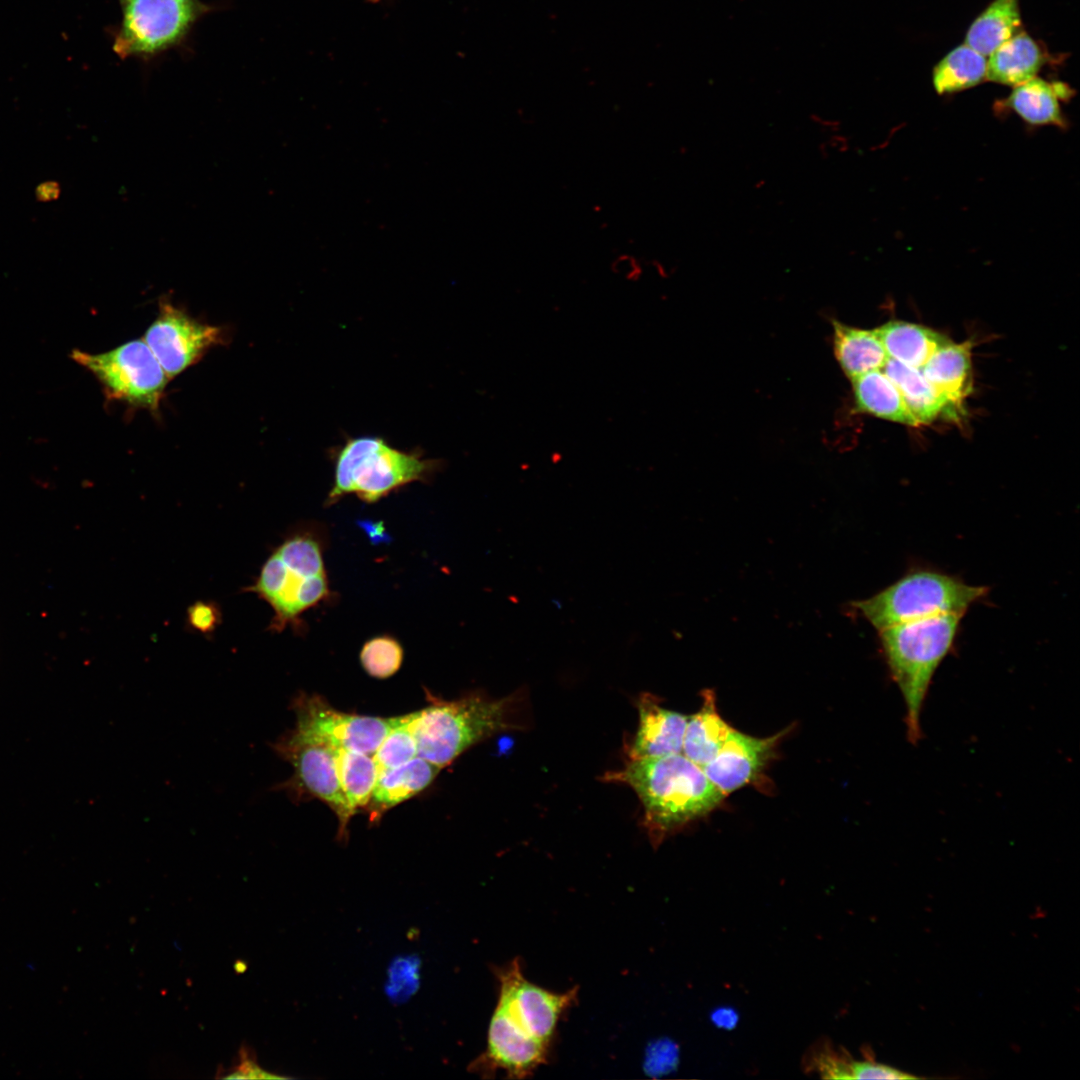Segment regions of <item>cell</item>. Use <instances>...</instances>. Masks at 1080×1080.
I'll list each match as a JSON object with an SVG mask.
<instances>
[{
  "instance_id": "277c9868",
  "label": "cell",
  "mask_w": 1080,
  "mask_h": 1080,
  "mask_svg": "<svg viewBox=\"0 0 1080 1080\" xmlns=\"http://www.w3.org/2000/svg\"><path fill=\"white\" fill-rule=\"evenodd\" d=\"M246 591L257 594L273 609V632L289 625L300 627L301 615L330 595L320 536L306 528L288 535Z\"/></svg>"
},
{
  "instance_id": "8992f818",
  "label": "cell",
  "mask_w": 1080,
  "mask_h": 1080,
  "mask_svg": "<svg viewBox=\"0 0 1080 1080\" xmlns=\"http://www.w3.org/2000/svg\"><path fill=\"white\" fill-rule=\"evenodd\" d=\"M987 593L959 577L915 569L869 598L851 606L877 631L942 614H961Z\"/></svg>"
},
{
  "instance_id": "4fadbf2b",
  "label": "cell",
  "mask_w": 1080,
  "mask_h": 1080,
  "mask_svg": "<svg viewBox=\"0 0 1080 1080\" xmlns=\"http://www.w3.org/2000/svg\"><path fill=\"white\" fill-rule=\"evenodd\" d=\"M784 733L759 738L733 728L716 756L702 769L727 796L761 776L775 758L776 747Z\"/></svg>"
},
{
  "instance_id": "9c48e42d",
  "label": "cell",
  "mask_w": 1080,
  "mask_h": 1080,
  "mask_svg": "<svg viewBox=\"0 0 1080 1080\" xmlns=\"http://www.w3.org/2000/svg\"><path fill=\"white\" fill-rule=\"evenodd\" d=\"M272 749L293 767L292 776L277 784L295 802L316 798L338 819V839H345L354 815L342 789L333 747L293 728L272 744Z\"/></svg>"
},
{
  "instance_id": "6da1fadb",
  "label": "cell",
  "mask_w": 1080,
  "mask_h": 1080,
  "mask_svg": "<svg viewBox=\"0 0 1080 1080\" xmlns=\"http://www.w3.org/2000/svg\"><path fill=\"white\" fill-rule=\"evenodd\" d=\"M606 781L624 783L637 794L644 810L643 824L653 847L670 834L702 818L726 797L702 767L682 753L629 759L609 772Z\"/></svg>"
},
{
  "instance_id": "2e32d148",
  "label": "cell",
  "mask_w": 1080,
  "mask_h": 1080,
  "mask_svg": "<svg viewBox=\"0 0 1080 1080\" xmlns=\"http://www.w3.org/2000/svg\"><path fill=\"white\" fill-rule=\"evenodd\" d=\"M442 768L416 756L410 761L378 774L371 798L364 808L371 823H377L394 806L425 790Z\"/></svg>"
},
{
  "instance_id": "9a60e30c",
  "label": "cell",
  "mask_w": 1080,
  "mask_h": 1080,
  "mask_svg": "<svg viewBox=\"0 0 1080 1080\" xmlns=\"http://www.w3.org/2000/svg\"><path fill=\"white\" fill-rule=\"evenodd\" d=\"M921 371L946 400L952 418L958 417L963 401L972 391L971 343H946L931 355Z\"/></svg>"
},
{
  "instance_id": "ffe728a7",
  "label": "cell",
  "mask_w": 1080,
  "mask_h": 1080,
  "mask_svg": "<svg viewBox=\"0 0 1080 1080\" xmlns=\"http://www.w3.org/2000/svg\"><path fill=\"white\" fill-rule=\"evenodd\" d=\"M832 325L834 355L850 380L883 369L888 356L875 329L852 327L837 320H832Z\"/></svg>"
},
{
  "instance_id": "f546056e",
  "label": "cell",
  "mask_w": 1080,
  "mask_h": 1080,
  "mask_svg": "<svg viewBox=\"0 0 1080 1080\" xmlns=\"http://www.w3.org/2000/svg\"><path fill=\"white\" fill-rule=\"evenodd\" d=\"M188 624L203 634L213 633L221 622L219 607L210 601H197L188 608Z\"/></svg>"
},
{
  "instance_id": "7a4b0ae2",
  "label": "cell",
  "mask_w": 1080,
  "mask_h": 1080,
  "mask_svg": "<svg viewBox=\"0 0 1080 1080\" xmlns=\"http://www.w3.org/2000/svg\"><path fill=\"white\" fill-rule=\"evenodd\" d=\"M961 614H942L885 628L879 640L889 673L905 706L906 735L916 744L933 677L955 642Z\"/></svg>"
},
{
  "instance_id": "8fae6325",
  "label": "cell",
  "mask_w": 1080,
  "mask_h": 1080,
  "mask_svg": "<svg viewBox=\"0 0 1080 1080\" xmlns=\"http://www.w3.org/2000/svg\"><path fill=\"white\" fill-rule=\"evenodd\" d=\"M225 336L221 327L192 317L163 297L143 340L171 379L201 360L211 348L223 344Z\"/></svg>"
},
{
  "instance_id": "cb8c5ba5",
  "label": "cell",
  "mask_w": 1080,
  "mask_h": 1080,
  "mask_svg": "<svg viewBox=\"0 0 1080 1080\" xmlns=\"http://www.w3.org/2000/svg\"><path fill=\"white\" fill-rule=\"evenodd\" d=\"M1020 25L1019 0H992L970 25L964 43L987 57Z\"/></svg>"
},
{
  "instance_id": "d4e9b609",
  "label": "cell",
  "mask_w": 1080,
  "mask_h": 1080,
  "mask_svg": "<svg viewBox=\"0 0 1080 1080\" xmlns=\"http://www.w3.org/2000/svg\"><path fill=\"white\" fill-rule=\"evenodd\" d=\"M987 58L967 44L957 46L934 67L933 86L938 94L972 88L986 79Z\"/></svg>"
},
{
  "instance_id": "4316f807",
  "label": "cell",
  "mask_w": 1080,
  "mask_h": 1080,
  "mask_svg": "<svg viewBox=\"0 0 1080 1080\" xmlns=\"http://www.w3.org/2000/svg\"><path fill=\"white\" fill-rule=\"evenodd\" d=\"M414 716L415 712L398 716L397 722L372 755L379 772L400 766L417 756L418 746L413 732Z\"/></svg>"
},
{
  "instance_id": "7c38bea8",
  "label": "cell",
  "mask_w": 1080,
  "mask_h": 1080,
  "mask_svg": "<svg viewBox=\"0 0 1080 1080\" xmlns=\"http://www.w3.org/2000/svg\"><path fill=\"white\" fill-rule=\"evenodd\" d=\"M291 708L296 715L297 730L333 748L368 755L375 753L398 719L342 712L317 694L297 695Z\"/></svg>"
},
{
  "instance_id": "5bb4252c",
  "label": "cell",
  "mask_w": 1080,
  "mask_h": 1080,
  "mask_svg": "<svg viewBox=\"0 0 1080 1080\" xmlns=\"http://www.w3.org/2000/svg\"><path fill=\"white\" fill-rule=\"evenodd\" d=\"M639 725L629 750L630 759L682 753L688 716L666 709L657 696L644 692L637 701Z\"/></svg>"
},
{
  "instance_id": "e0dca14e",
  "label": "cell",
  "mask_w": 1080,
  "mask_h": 1080,
  "mask_svg": "<svg viewBox=\"0 0 1080 1080\" xmlns=\"http://www.w3.org/2000/svg\"><path fill=\"white\" fill-rule=\"evenodd\" d=\"M1046 62L1039 43L1025 31L1016 32L988 55L986 79L1015 87L1036 77Z\"/></svg>"
},
{
  "instance_id": "44dd1931",
  "label": "cell",
  "mask_w": 1080,
  "mask_h": 1080,
  "mask_svg": "<svg viewBox=\"0 0 1080 1080\" xmlns=\"http://www.w3.org/2000/svg\"><path fill=\"white\" fill-rule=\"evenodd\" d=\"M732 729L717 710L714 691L704 690L701 708L688 716L682 754L703 767L716 756Z\"/></svg>"
},
{
  "instance_id": "3957f363",
  "label": "cell",
  "mask_w": 1080,
  "mask_h": 1080,
  "mask_svg": "<svg viewBox=\"0 0 1080 1080\" xmlns=\"http://www.w3.org/2000/svg\"><path fill=\"white\" fill-rule=\"evenodd\" d=\"M429 705L416 711L413 732L418 754L444 768L473 745L506 730L519 728L516 708L519 693L492 699L470 694L443 700L428 694Z\"/></svg>"
},
{
  "instance_id": "30bf717a",
  "label": "cell",
  "mask_w": 1080,
  "mask_h": 1080,
  "mask_svg": "<svg viewBox=\"0 0 1080 1080\" xmlns=\"http://www.w3.org/2000/svg\"><path fill=\"white\" fill-rule=\"evenodd\" d=\"M495 976L499 983L495 1008L521 1033L550 1046L561 1015L577 1000L578 988L548 991L524 977L519 959L496 967Z\"/></svg>"
},
{
  "instance_id": "836d02e7",
  "label": "cell",
  "mask_w": 1080,
  "mask_h": 1080,
  "mask_svg": "<svg viewBox=\"0 0 1080 1080\" xmlns=\"http://www.w3.org/2000/svg\"><path fill=\"white\" fill-rule=\"evenodd\" d=\"M61 194V187L56 181H45L40 183L35 189V197L39 202H50L57 200Z\"/></svg>"
},
{
  "instance_id": "ba28073f",
  "label": "cell",
  "mask_w": 1080,
  "mask_h": 1080,
  "mask_svg": "<svg viewBox=\"0 0 1080 1080\" xmlns=\"http://www.w3.org/2000/svg\"><path fill=\"white\" fill-rule=\"evenodd\" d=\"M72 357L97 378L109 399L159 413L170 378L143 338L99 354L74 351Z\"/></svg>"
},
{
  "instance_id": "52a82bcc",
  "label": "cell",
  "mask_w": 1080,
  "mask_h": 1080,
  "mask_svg": "<svg viewBox=\"0 0 1080 1080\" xmlns=\"http://www.w3.org/2000/svg\"><path fill=\"white\" fill-rule=\"evenodd\" d=\"M122 19L113 51L121 58H152L180 45L195 23L214 9L201 0H118Z\"/></svg>"
},
{
  "instance_id": "4dcf8cb0",
  "label": "cell",
  "mask_w": 1080,
  "mask_h": 1080,
  "mask_svg": "<svg viewBox=\"0 0 1080 1080\" xmlns=\"http://www.w3.org/2000/svg\"><path fill=\"white\" fill-rule=\"evenodd\" d=\"M913 1079L911 1074L872 1060L853 1061L851 1079Z\"/></svg>"
},
{
  "instance_id": "1f68e13d",
  "label": "cell",
  "mask_w": 1080,
  "mask_h": 1080,
  "mask_svg": "<svg viewBox=\"0 0 1080 1080\" xmlns=\"http://www.w3.org/2000/svg\"><path fill=\"white\" fill-rule=\"evenodd\" d=\"M240 1061L236 1067H234L228 1075L224 1076L227 1079H255V1078H269V1079H281L286 1078L276 1074H272L265 1071L257 1065L255 1060L250 1057L247 1048H242L239 1051Z\"/></svg>"
},
{
  "instance_id": "83f0119b",
  "label": "cell",
  "mask_w": 1080,
  "mask_h": 1080,
  "mask_svg": "<svg viewBox=\"0 0 1080 1080\" xmlns=\"http://www.w3.org/2000/svg\"><path fill=\"white\" fill-rule=\"evenodd\" d=\"M402 661L403 648L400 642L390 635L369 639L360 652L362 667L370 676L378 679L394 675L400 669Z\"/></svg>"
},
{
  "instance_id": "5b68a950",
  "label": "cell",
  "mask_w": 1080,
  "mask_h": 1080,
  "mask_svg": "<svg viewBox=\"0 0 1080 1080\" xmlns=\"http://www.w3.org/2000/svg\"><path fill=\"white\" fill-rule=\"evenodd\" d=\"M334 479L326 505L354 494L375 503L391 492L417 481H426L439 469L438 460L417 451H403L378 436L348 439L333 455Z\"/></svg>"
},
{
  "instance_id": "7402d4cb",
  "label": "cell",
  "mask_w": 1080,
  "mask_h": 1080,
  "mask_svg": "<svg viewBox=\"0 0 1080 1080\" xmlns=\"http://www.w3.org/2000/svg\"><path fill=\"white\" fill-rule=\"evenodd\" d=\"M851 381L857 411L904 425H919L897 387L882 370L865 373Z\"/></svg>"
},
{
  "instance_id": "f1b7e54d",
  "label": "cell",
  "mask_w": 1080,
  "mask_h": 1080,
  "mask_svg": "<svg viewBox=\"0 0 1080 1080\" xmlns=\"http://www.w3.org/2000/svg\"><path fill=\"white\" fill-rule=\"evenodd\" d=\"M678 1063V1047L669 1040H661L649 1049L645 1066L654 1075L668 1073Z\"/></svg>"
},
{
  "instance_id": "e575fe53",
  "label": "cell",
  "mask_w": 1080,
  "mask_h": 1080,
  "mask_svg": "<svg viewBox=\"0 0 1080 1080\" xmlns=\"http://www.w3.org/2000/svg\"><path fill=\"white\" fill-rule=\"evenodd\" d=\"M381 1H382V0H368V2H372V3H379V2H381Z\"/></svg>"
},
{
  "instance_id": "603a6c76",
  "label": "cell",
  "mask_w": 1080,
  "mask_h": 1080,
  "mask_svg": "<svg viewBox=\"0 0 1080 1080\" xmlns=\"http://www.w3.org/2000/svg\"><path fill=\"white\" fill-rule=\"evenodd\" d=\"M882 371L897 387L919 425L929 424L941 414L952 418L946 400L930 384L921 369L888 358Z\"/></svg>"
},
{
  "instance_id": "484cf974",
  "label": "cell",
  "mask_w": 1080,
  "mask_h": 1080,
  "mask_svg": "<svg viewBox=\"0 0 1080 1080\" xmlns=\"http://www.w3.org/2000/svg\"><path fill=\"white\" fill-rule=\"evenodd\" d=\"M339 780L355 814L364 809L373 792L379 770L372 755L334 748Z\"/></svg>"
},
{
  "instance_id": "d6986e66",
  "label": "cell",
  "mask_w": 1080,
  "mask_h": 1080,
  "mask_svg": "<svg viewBox=\"0 0 1080 1080\" xmlns=\"http://www.w3.org/2000/svg\"><path fill=\"white\" fill-rule=\"evenodd\" d=\"M889 359L922 369L931 355L951 340L929 327L891 320L875 329Z\"/></svg>"
},
{
  "instance_id": "d6a6232c",
  "label": "cell",
  "mask_w": 1080,
  "mask_h": 1080,
  "mask_svg": "<svg viewBox=\"0 0 1080 1080\" xmlns=\"http://www.w3.org/2000/svg\"><path fill=\"white\" fill-rule=\"evenodd\" d=\"M738 1014L730 1007H720L711 1013V1021L719 1028L731 1030L738 1023Z\"/></svg>"
},
{
  "instance_id": "ac0fdd59",
  "label": "cell",
  "mask_w": 1080,
  "mask_h": 1080,
  "mask_svg": "<svg viewBox=\"0 0 1080 1080\" xmlns=\"http://www.w3.org/2000/svg\"><path fill=\"white\" fill-rule=\"evenodd\" d=\"M1072 96V90L1062 82H1048L1034 77L1015 86L1000 106L1012 110L1031 125L1065 127L1060 101Z\"/></svg>"
}]
</instances>
